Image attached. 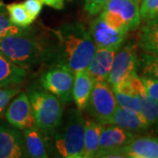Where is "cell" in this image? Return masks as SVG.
Instances as JSON below:
<instances>
[{
	"instance_id": "cell-17",
	"label": "cell",
	"mask_w": 158,
	"mask_h": 158,
	"mask_svg": "<svg viewBox=\"0 0 158 158\" xmlns=\"http://www.w3.org/2000/svg\"><path fill=\"white\" fill-rule=\"evenodd\" d=\"M29 157H48V141L47 136L36 126L22 130Z\"/></svg>"
},
{
	"instance_id": "cell-26",
	"label": "cell",
	"mask_w": 158,
	"mask_h": 158,
	"mask_svg": "<svg viewBox=\"0 0 158 158\" xmlns=\"http://www.w3.org/2000/svg\"><path fill=\"white\" fill-rule=\"evenodd\" d=\"M21 91L18 87H5L0 88V119L5 115L6 108L9 106L11 99Z\"/></svg>"
},
{
	"instance_id": "cell-11",
	"label": "cell",
	"mask_w": 158,
	"mask_h": 158,
	"mask_svg": "<svg viewBox=\"0 0 158 158\" xmlns=\"http://www.w3.org/2000/svg\"><path fill=\"white\" fill-rule=\"evenodd\" d=\"M89 34L96 48L118 50L124 42L127 34L108 26L100 15L90 23Z\"/></svg>"
},
{
	"instance_id": "cell-16",
	"label": "cell",
	"mask_w": 158,
	"mask_h": 158,
	"mask_svg": "<svg viewBox=\"0 0 158 158\" xmlns=\"http://www.w3.org/2000/svg\"><path fill=\"white\" fill-rule=\"evenodd\" d=\"M116 52L107 48H96L87 68L95 81H107Z\"/></svg>"
},
{
	"instance_id": "cell-9",
	"label": "cell",
	"mask_w": 158,
	"mask_h": 158,
	"mask_svg": "<svg viewBox=\"0 0 158 158\" xmlns=\"http://www.w3.org/2000/svg\"><path fill=\"white\" fill-rule=\"evenodd\" d=\"M5 118L9 124L19 130L35 126L27 93L21 91L14 97L6 108Z\"/></svg>"
},
{
	"instance_id": "cell-28",
	"label": "cell",
	"mask_w": 158,
	"mask_h": 158,
	"mask_svg": "<svg viewBox=\"0 0 158 158\" xmlns=\"http://www.w3.org/2000/svg\"><path fill=\"white\" fill-rule=\"evenodd\" d=\"M140 77L144 85L148 97L158 101V79L143 75H141Z\"/></svg>"
},
{
	"instance_id": "cell-24",
	"label": "cell",
	"mask_w": 158,
	"mask_h": 158,
	"mask_svg": "<svg viewBox=\"0 0 158 158\" xmlns=\"http://www.w3.org/2000/svg\"><path fill=\"white\" fill-rule=\"evenodd\" d=\"M113 93L118 106L135 113H141V99L139 97L125 94L116 90H113Z\"/></svg>"
},
{
	"instance_id": "cell-10",
	"label": "cell",
	"mask_w": 158,
	"mask_h": 158,
	"mask_svg": "<svg viewBox=\"0 0 158 158\" xmlns=\"http://www.w3.org/2000/svg\"><path fill=\"white\" fill-rule=\"evenodd\" d=\"M29 157L21 130L0 121V158Z\"/></svg>"
},
{
	"instance_id": "cell-23",
	"label": "cell",
	"mask_w": 158,
	"mask_h": 158,
	"mask_svg": "<svg viewBox=\"0 0 158 158\" xmlns=\"http://www.w3.org/2000/svg\"><path fill=\"white\" fill-rule=\"evenodd\" d=\"M138 70L141 75L158 79V56L143 52L139 56Z\"/></svg>"
},
{
	"instance_id": "cell-13",
	"label": "cell",
	"mask_w": 158,
	"mask_h": 158,
	"mask_svg": "<svg viewBox=\"0 0 158 158\" xmlns=\"http://www.w3.org/2000/svg\"><path fill=\"white\" fill-rule=\"evenodd\" d=\"M110 123L118 126L135 135L146 133L150 129L149 125L141 113L129 111L118 106L113 113Z\"/></svg>"
},
{
	"instance_id": "cell-20",
	"label": "cell",
	"mask_w": 158,
	"mask_h": 158,
	"mask_svg": "<svg viewBox=\"0 0 158 158\" xmlns=\"http://www.w3.org/2000/svg\"><path fill=\"white\" fill-rule=\"evenodd\" d=\"M103 124L93 119H85L83 158L95 157L99 146V137Z\"/></svg>"
},
{
	"instance_id": "cell-22",
	"label": "cell",
	"mask_w": 158,
	"mask_h": 158,
	"mask_svg": "<svg viewBox=\"0 0 158 158\" xmlns=\"http://www.w3.org/2000/svg\"><path fill=\"white\" fill-rule=\"evenodd\" d=\"M141 113L146 119L150 128L154 127L158 131V101L146 96L140 97Z\"/></svg>"
},
{
	"instance_id": "cell-8",
	"label": "cell",
	"mask_w": 158,
	"mask_h": 158,
	"mask_svg": "<svg viewBox=\"0 0 158 158\" xmlns=\"http://www.w3.org/2000/svg\"><path fill=\"white\" fill-rule=\"evenodd\" d=\"M138 66L139 56L135 45L132 42L127 43L120 47L114 56L107 82L111 86L118 85L129 76L137 73Z\"/></svg>"
},
{
	"instance_id": "cell-14",
	"label": "cell",
	"mask_w": 158,
	"mask_h": 158,
	"mask_svg": "<svg viewBox=\"0 0 158 158\" xmlns=\"http://www.w3.org/2000/svg\"><path fill=\"white\" fill-rule=\"evenodd\" d=\"M95 80L92 78L88 69H83L75 72L73 85V100L77 108L85 110L90 98Z\"/></svg>"
},
{
	"instance_id": "cell-15",
	"label": "cell",
	"mask_w": 158,
	"mask_h": 158,
	"mask_svg": "<svg viewBox=\"0 0 158 158\" xmlns=\"http://www.w3.org/2000/svg\"><path fill=\"white\" fill-rule=\"evenodd\" d=\"M123 150L127 157L158 158V137L137 135Z\"/></svg>"
},
{
	"instance_id": "cell-29",
	"label": "cell",
	"mask_w": 158,
	"mask_h": 158,
	"mask_svg": "<svg viewBox=\"0 0 158 158\" xmlns=\"http://www.w3.org/2000/svg\"><path fill=\"white\" fill-rule=\"evenodd\" d=\"M109 0H85V10L90 16L99 14Z\"/></svg>"
},
{
	"instance_id": "cell-34",
	"label": "cell",
	"mask_w": 158,
	"mask_h": 158,
	"mask_svg": "<svg viewBox=\"0 0 158 158\" xmlns=\"http://www.w3.org/2000/svg\"><path fill=\"white\" fill-rule=\"evenodd\" d=\"M137 1H138V0H137Z\"/></svg>"
},
{
	"instance_id": "cell-25",
	"label": "cell",
	"mask_w": 158,
	"mask_h": 158,
	"mask_svg": "<svg viewBox=\"0 0 158 158\" xmlns=\"http://www.w3.org/2000/svg\"><path fill=\"white\" fill-rule=\"evenodd\" d=\"M139 11L143 22L158 19V0H142Z\"/></svg>"
},
{
	"instance_id": "cell-19",
	"label": "cell",
	"mask_w": 158,
	"mask_h": 158,
	"mask_svg": "<svg viewBox=\"0 0 158 158\" xmlns=\"http://www.w3.org/2000/svg\"><path fill=\"white\" fill-rule=\"evenodd\" d=\"M138 47L144 53L158 56V19L142 25L138 36Z\"/></svg>"
},
{
	"instance_id": "cell-21",
	"label": "cell",
	"mask_w": 158,
	"mask_h": 158,
	"mask_svg": "<svg viewBox=\"0 0 158 158\" xmlns=\"http://www.w3.org/2000/svg\"><path fill=\"white\" fill-rule=\"evenodd\" d=\"M6 9L9 19L13 25L20 28L28 27L34 19L28 14L22 3H12L6 6Z\"/></svg>"
},
{
	"instance_id": "cell-2",
	"label": "cell",
	"mask_w": 158,
	"mask_h": 158,
	"mask_svg": "<svg viewBox=\"0 0 158 158\" xmlns=\"http://www.w3.org/2000/svg\"><path fill=\"white\" fill-rule=\"evenodd\" d=\"M46 40L34 29L21 28L15 34L0 39V52L9 60L28 70L43 63Z\"/></svg>"
},
{
	"instance_id": "cell-32",
	"label": "cell",
	"mask_w": 158,
	"mask_h": 158,
	"mask_svg": "<svg viewBox=\"0 0 158 158\" xmlns=\"http://www.w3.org/2000/svg\"><path fill=\"white\" fill-rule=\"evenodd\" d=\"M42 4L46 6L52 7L56 10H62L64 7L65 1H71V0H40Z\"/></svg>"
},
{
	"instance_id": "cell-1",
	"label": "cell",
	"mask_w": 158,
	"mask_h": 158,
	"mask_svg": "<svg viewBox=\"0 0 158 158\" xmlns=\"http://www.w3.org/2000/svg\"><path fill=\"white\" fill-rule=\"evenodd\" d=\"M51 33L53 40L46 41L43 63L65 66L74 72L88 68L96 47L82 23H66Z\"/></svg>"
},
{
	"instance_id": "cell-4",
	"label": "cell",
	"mask_w": 158,
	"mask_h": 158,
	"mask_svg": "<svg viewBox=\"0 0 158 158\" xmlns=\"http://www.w3.org/2000/svg\"><path fill=\"white\" fill-rule=\"evenodd\" d=\"M27 96L34 114L35 126L50 138L59 126L63 115L62 102L41 86L33 85L27 89Z\"/></svg>"
},
{
	"instance_id": "cell-30",
	"label": "cell",
	"mask_w": 158,
	"mask_h": 158,
	"mask_svg": "<svg viewBox=\"0 0 158 158\" xmlns=\"http://www.w3.org/2000/svg\"><path fill=\"white\" fill-rule=\"evenodd\" d=\"M22 4L29 15L35 20L41 11L43 4L40 0H26Z\"/></svg>"
},
{
	"instance_id": "cell-6",
	"label": "cell",
	"mask_w": 158,
	"mask_h": 158,
	"mask_svg": "<svg viewBox=\"0 0 158 158\" xmlns=\"http://www.w3.org/2000/svg\"><path fill=\"white\" fill-rule=\"evenodd\" d=\"M118 106L113 87L107 81H95L85 111L91 119L100 124L110 123Z\"/></svg>"
},
{
	"instance_id": "cell-12",
	"label": "cell",
	"mask_w": 158,
	"mask_h": 158,
	"mask_svg": "<svg viewBox=\"0 0 158 158\" xmlns=\"http://www.w3.org/2000/svg\"><path fill=\"white\" fill-rule=\"evenodd\" d=\"M136 136L129 131L114 124H104L99 137L98 150L122 148L133 141Z\"/></svg>"
},
{
	"instance_id": "cell-7",
	"label": "cell",
	"mask_w": 158,
	"mask_h": 158,
	"mask_svg": "<svg viewBox=\"0 0 158 158\" xmlns=\"http://www.w3.org/2000/svg\"><path fill=\"white\" fill-rule=\"evenodd\" d=\"M75 72L62 65H51L40 78V86L58 98L62 103L73 100V85Z\"/></svg>"
},
{
	"instance_id": "cell-18",
	"label": "cell",
	"mask_w": 158,
	"mask_h": 158,
	"mask_svg": "<svg viewBox=\"0 0 158 158\" xmlns=\"http://www.w3.org/2000/svg\"><path fill=\"white\" fill-rule=\"evenodd\" d=\"M27 77V69L15 64L0 52V88L21 85Z\"/></svg>"
},
{
	"instance_id": "cell-27",
	"label": "cell",
	"mask_w": 158,
	"mask_h": 158,
	"mask_svg": "<svg viewBox=\"0 0 158 158\" xmlns=\"http://www.w3.org/2000/svg\"><path fill=\"white\" fill-rule=\"evenodd\" d=\"M20 29V27L13 25L10 21L7 11H0V39L7 35L18 34Z\"/></svg>"
},
{
	"instance_id": "cell-5",
	"label": "cell",
	"mask_w": 158,
	"mask_h": 158,
	"mask_svg": "<svg viewBox=\"0 0 158 158\" xmlns=\"http://www.w3.org/2000/svg\"><path fill=\"white\" fill-rule=\"evenodd\" d=\"M99 15L110 27L125 34L138 28L141 21L137 0H109Z\"/></svg>"
},
{
	"instance_id": "cell-33",
	"label": "cell",
	"mask_w": 158,
	"mask_h": 158,
	"mask_svg": "<svg viewBox=\"0 0 158 158\" xmlns=\"http://www.w3.org/2000/svg\"><path fill=\"white\" fill-rule=\"evenodd\" d=\"M6 11V6L4 5L3 1H2V0H0V11Z\"/></svg>"
},
{
	"instance_id": "cell-3",
	"label": "cell",
	"mask_w": 158,
	"mask_h": 158,
	"mask_svg": "<svg viewBox=\"0 0 158 158\" xmlns=\"http://www.w3.org/2000/svg\"><path fill=\"white\" fill-rule=\"evenodd\" d=\"M85 118L77 108L63 113L59 126L51 135L53 150L56 156L83 158Z\"/></svg>"
},
{
	"instance_id": "cell-31",
	"label": "cell",
	"mask_w": 158,
	"mask_h": 158,
	"mask_svg": "<svg viewBox=\"0 0 158 158\" xmlns=\"http://www.w3.org/2000/svg\"><path fill=\"white\" fill-rule=\"evenodd\" d=\"M95 157H104V158H125L127 157V155L122 148L117 149H108V150H98L97 152Z\"/></svg>"
}]
</instances>
